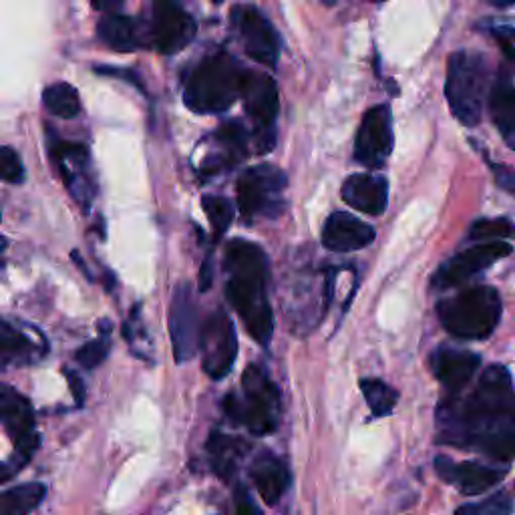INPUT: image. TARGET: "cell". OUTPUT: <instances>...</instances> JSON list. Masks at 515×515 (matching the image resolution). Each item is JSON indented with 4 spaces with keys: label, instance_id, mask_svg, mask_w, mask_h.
Wrapping results in <instances>:
<instances>
[{
    "label": "cell",
    "instance_id": "cell-25",
    "mask_svg": "<svg viewBox=\"0 0 515 515\" xmlns=\"http://www.w3.org/2000/svg\"><path fill=\"white\" fill-rule=\"evenodd\" d=\"M43 483H25L0 493V515H31L45 499Z\"/></svg>",
    "mask_w": 515,
    "mask_h": 515
},
{
    "label": "cell",
    "instance_id": "cell-35",
    "mask_svg": "<svg viewBox=\"0 0 515 515\" xmlns=\"http://www.w3.org/2000/svg\"><path fill=\"white\" fill-rule=\"evenodd\" d=\"M489 169L493 171L495 184H497L501 190H505L507 194L515 196V169L509 167V165L493 163V161H489Z\"/></svg>",
    "mask_w": 515,
    "mask_h": 515
},
{
    "label": "cell",
    "instance_id": "cell-43",
    "mask_svg": "<svg viewBox=\"0 0 515 515\" xmlns=\"http://www.w3.org/2000/svg\"><path fill=\"white\" fill-rule=\"evenodd\" d=\"M495 7H513L515 0H491Z\"/></svg>",
    "mask_w": 515,
    "mask_h": 515
},
{
    "label": "cell",
    "instance_id": "cell-13",
    "mask_svg": "<svg viewBox=\"0 0 515 515\" xmlns=\"http://www.w3.org/2000/svg\"><path fill=\"white\" fill-rule=\"evenodd\" d=\"M232 21L238 29L246 55L260 65L276 67L280 55V39L272 23L254 7L234 9Z\"/></svg>",
    "mask_w": 515,
    "mask_h": 515
},
{
    "label": "cell",
    "instance_id": "cell-12",
    "mask_svg": "<svg viewBox=\"0 0 515 515\" xmlns=\"http://www.w3.org/2000/svg\"><path fill=\"white\" fill-rule=\"evenodd\" d=\"M509 254H511V246L503 240L483 242L473 248H467L465 252L449 258L439 266V270L433 276V288L447 290V288L459 286Z\"/></svg>",
    "mask_w": 515,
    "mask_h": 515
},
{
    "label": "cell",
    "instance_id": "cell-23",
    "mask_svg": "<svg viewBox=\"0 0 515 515\" xmlns=\"http://www.w3.org/2000/svg\"><path fill=\"white\" fill-rule=\"evenodd\" d=\"M491 115L511 149H515V87H511L509 79H499L491 93Z\"/></svg>",
    "mask_w": 515,
    "mask_h": 515
},
{
    "label": "cell",
    "instance_id": "cell-5",
    "mask_svg": "<svg viewBox=\"0 0 515 515\" xmlns=\"http://www.w3.org/2000/svg\"><path fill=\"white\" fill-rule=\"evenodd\" d=\"M244 397L230 393L224 401V409L230 419L246 425L254 435H270L276 431L280 421V393L268 375L252 365L246 369L242 379Z\"/></svg>",
    "mask_w": 515,
    "mask_h": 515
},
{
    "label": "cell",
    "instance_id": "cell-20",
    "mask_svg": "<svg viewBox=\"0 0 515 515\" xmlns=\"http://www.w3.org/2000/svg\"><path fill=\"white\" fill-rule=\"evenodd\" d=\"M250 475L266 505H276L290 485V473L286 463L270 451H264L254 459Z\"/></svg>",
    "mask_w": 515,
    "mask_h": 515
},
{
    "label": "cell",
    "instance_id": "cell-8",
    "mask_svg": "<svg viewBox=\"0 0 515 515\" xmlns=\"http://www.w3.org/2000/svg\"><path fill=\"white\" fill-rule=\"evenodd\" d=\"M196 37V21L180 0H153L149 41L161 55L184 51Z\"/></svg>",
    "mask_w": 515,
    "mask_h": 515
},
{
    "label": "cell",
    "instance_id": "cell-24",
    "mask_svg": "<svg viewBox=\"0 0 515 515\" xmlns=\"http://www.w3.org/2000/svg\"><path fill=\"white\" fill-rule=\"evenodd\" d=\"M208 451L212 455V463H214L216 473L220 477L228 479L234 473L238 461L246 455L248 445L242 439H234V437H228L224 433H214L208 439Z\"/></svg>",
    "mask_w": 515,
    "mask_h": 515
},
{
    "label": "cell",
    "instance_id": "cell-4",
    "mask_svg": "<svg viewBox=\"0 0 515 515\" xmlns=\"http://www.w3.org/2000/svg\"><path fill=\"white\" fill-rule=\"evenodd\" d=\"M445 330L463 340L487 338L501 318V298L491 286H473L437 304Z\"/></svg>",
    "mask_w": 515,
    "mask_h": 515
},
{
    "label": "cell",
    "instance_id": "cell-34",
    "mask_svg": "<svg viewBox=\"0 0 515 515\" xmlns=\"http://www.w3.org/2000/svg\"><path fill=\"white\" fill-rule=\"evenodd\" d=\"M109 349H111V345H109L107 336L91 340L77 353V361L81 363L83 369H95L109 357Z\"/></svg>",
    "mask_w": 515,
    "mask_h": 515
},
{
    "label": "cell",
    "instance_id": "cell-42",
    "mask_svg": "<svg viewBox=\"0 0 515 515\" xmlns=\"http://www.w3.org/2000/svg\"><path fill=\"white\" fill-rule=\"evenodd\" d=\"M71 258L77 262L79 270H81L87 278H91V274H89V270H87V266H85V260H83V258H79V252H73V254H71Z\"/></svg>",
    "mask_w": 515,
    "mask_h": 515
},
{
    "label": "cell",
    "instance_id": "cell-27",
    "mask_svg": "<svg viewBox=\"0 0 515 515\" xmlns=\"http://www.w3.org/2000/svg\"><path fill=\"white\" fill-rule=\"evenodd\" d=\"M361 391L375 417H389L395 411L399 393L381 379H363Z\"/></svg>",
    "mask_w": 515,
    "mask_h": 515
},
{
    "label": "cell",
    "instance_id": "cell-9",
    "mask_svg": "<svg viewBox=\"0 0 515 515\" xmlns=\"http://www.w3.org/2000/svg\"><path fill=\"white\" fill-rule=\"evenodd\" d=\"M200 351L204 371L212 379H224L238 357V336L232 318L224 310L208 316L200 330Z\"/></svg>",
    "mask_w": 515,
    "mask_h": 515
},
{
    "label": "cell",
    "instance_id": "cell-33",
    "mask_svg": "<svg viewBox=\"0 0 515 515\" xmlns=\"http://www.w3.org/2000/svg\"><path fill=\"white\" fill-rule=\"evenodd\" d=\"M0 180L7 184H21L25 180V167L13 147L0 145Z\"/></svg>",
    "mask_w": 515,
    "mask_h": 515
},
{
    "label": "cell",
    "instance_id": "cell-3",
    "mask_svg": "<svg viewBox=\"0 0 515 515\" xmlns=\"http://www.w3.org/2000/svg\"><path fill=\"white\" fill-rule=\"evenodd\" d=\"M248 71L228 53H216L204 59L192 73L184 101L200 115L224 113L242 95Z\"/></svg>",
    "mask_w": 515,
    "mask_h": 515
},
{
    "label": "cell",
    "instance_id": "cell-28",
    "mask_svg": "<svg viewBox=\"0 0 515 515\" xmlns=\"http://www.w3.org/2000/svg\"><path fill=\"white\" fill-rule=\"evenodd\" d=\"M33 342L5 320H0V361H13L31 353Z\"/></svg>",
    "mask_w": 515,
    "mask_h": 515
},
{
    "label": "cell",
    "instance_id": "cell-7",
    "mask_svg": "<svg viewBox=\"0 0 515 515\" xmlns=\"http://www.w3.org/2000/svg\"><path fill=\"white\" fill-rule=\"evenodd\" d=\"M288 178L282 169L260 163L246 169L238 180V208L244 218H276L282 212V194Z\"/></svg>",
    "mask_w": 515,
    "mask_h": 515
},
{
    "label": "cell",
    "instance_id": "cell-40",
    "mask_svg": "<svg viewBox=\"0 0 515 515\" xmlns=\"http://www.w3.org/2000/svg\"><path fill=\"white\" fill-rule=\"evenodd\" d=\"M123 0H91V7L99 13H109L113 9H117Z\"/></svg>",
    "mask_w": 515,
    "mask_h": 515
},
{
    "label": "cell",
    "instance_id": "cell-6",
    "mask_svg": "<svg viewBox=\"0 0 515 515\" xmlns=\"http://www.w3.org/2000/svg\"><path fill=\"white\" fill-rule=\"evenodd\" d=\"M489 85V73L483 57L457 51L447 65L445 95L455 119L467 127H475L481 121L483 101Z\"/></svg>",
    "mask_w": 515,
    "mask_h": 515
},
{
    "label": "cell",
    "instance_id": "cell-37",
    "mask_svg": "<svg viewBox=\"0 0 515 515\" xmlns=\"http://www.w3.org/2000/svg\"><path fill=\"white\" fill-rule=\"evenodd\" d=\"M65 377L69 381V389H71V395H73L75 403L83 405L85 403V383H83V379L77 373H73L71 369L65 371Z\"/></svg>",
    "mask_w": 515,
    "mask_h": 515
},
{
    "label": "cell",
    "instance_id": "cell-21",
    "mask_svg": "<svg viewBox=\"0 0 515 515\" xmlns=\"http://www.w3.org/2000/svg\"><path fill=\"white\" fill-rule=\"evenodd\" d=\"M0 423L7 427L15 445L37 435L35 413L29 399L11 387H0Z\"/></svg>",
    "mask_w": 515,
    "mask_h": 515
},
{
    "label": "cell",
    "instance_id": "cell-22",
    "mask_svg": "<svg viewBox=\"0 0 515 515\" xmlns=\"http://www.w3.org/2000/svg\"><path fill=\"white\" fill-rule=\"evenodd\" d=\"M99 39L115 51H137L145 45L137 21L125 15H107L97 25Z\"/></svg>",
    "mask_w": 515,
    "mask_h": 515
},
{
    "label": "cell",
    "instance_id": "cell-17",
    "mask_svg": "<svg viewBox=\"0 0 515 515\" xmlns=\"http://www.w3.org/2000/svg\"><path fill=\"white\" fill-rule=\"evenodd\" d=\"M373 242L375 230L347 212L330 214L322 228V244L332 252H357L371 246Z\"/></svg>",
    "mask_w": 515,
    "mask_h": 515
},
{
    "label": "cell",
    "instance_id": "cell-18",
    "mask_svg": "<svg viewBox=\"0 0 515 515\" xmlns=\"http://www.w3.org/2000/svg\"><path fill=\"white\" fill-rule=\"evenodd\" d=\"M479 363V355L449 347H441L431 355V369L447 395H459L475 377Z\"/></svg>",
    "mask_w": 515,
    "mask_h": 515
},
{
    "label": "cell",
    "instance_id": "cell-45",
    "mask_svg": "<svg viewBox=\"0 0 515 515\" xmlns=\"http://www.w3.org/2000/svg\"><path fill=\"white\" fill-rule=\"evenodd\" d=\"M324 3H330V5H332V3H334V0H324Z\"/></svg>",
    "mask_w": 515,
    "mask_h": 515
},
{
    "label": "cell",
    "instance_id": "cell-29",
    "mask_svg": "<svg viewBox=\"0 0 515 515\" xmlns=\"http://www.w3.org/2000/svg\"><path fill=\"white\" fill-rule=\"evenodd\" d=\"M202 208L214 228L216 238H220L222 234L228 232V228L232 226L234 220V206L230 200L222 198V196H204L202 198Z\"/></svg>",
    "mask_w": 515,
    "mask_h": 515
},
{
    "label": "cell",
    "instance_id": "cell-1",
    "mask_svg": "<svg viewBox=\"0 0 515 515\" xmlns=\"http://www.w3.org/2000/svg\"><path fill=\"white\" fill-rule=\"evenodd\" d=\"M439 441L497 461L515 459V393L503 365L483 371L471 395H449L437 413Z\"/></svg>",
    "mask_w": 515,
    "mask_h": 515
},
{
    "label": "cell",
    "instance_id": "cell-2",
    "mask_svg": "<svg viewBox=\"0 0 515 515\" xmlns=\"http://www.w3.org/2000/svg\"><path fill=\"white\" fill-rule=\"evenodd\" d=\"M224 270L228 274L226 294L240 314L248 334L268 347L274 332V314L268 302V258L264 250L248 240H232L226 248Z\"/></svg>",
    "mask_w": 515,
    "mask_h": 515
},
{
    "label": "cell",
    "instance_id": "cell-46",
    "mask_svg": "<svg viewBox=\"0 0 515 515\" xmlns=\"http://www.w3.org/2000/svg\"><path fill=\"white\" fill-rule=\"evenodd\" d=\"M3 246H5V242H3V240H0V248H3Z\"/></svg>",
    "mask_w": 515,
    "mask_h": 515
},
{
    "label": "cell",
    "instance_id": "cell-16",
    "mask_svg": "<svg viewBox=\"0 0 515 515\" xmlns=\"http://www.w3.org/2000/svg\"><path fill=\"white\" fill-rule=\"evenodd\" d=\"M240 97L244 99L246 113L252 117L256 131H272L280 111L278 87L274 79L248 71Z\"/></svg>",
    "mask_w": 515,
    "mask_h": 515
},
{
    "label": "cell",
    "instance_id": "cell-38",
    "mask_svg": "<svg viewBox=\"0 0 515 515\" xmlns=\"http://www.w3.org/2000/svg\"><path fill=\"white\" fill-rule=\"evenodd\" d=\"M234 515H262V511L256 507V503L240 489L238 499H236V513Z\"/></svg>",
    "mask_w": 515,
    "mask_h": 515
},
{
    "label": "cell",
    "instance_id": "cell-39",
    "mask_svg": "<svg viewBox=\"0 0 515 515\" xmlns=\"http://www.w3.org/2000/svg\"><path fill=\"white\" fill-rule=\"evenodd\" d=\"M212 278H214V268H212V258H206L202 270H200V290L206 292L212 286Z\"/></svg>",
    "mask_w": 515,
    "mask_h": 515
},
{
    "label": "cell",
    "instance_id": "cell-32",
    "mask_svg": "<svg viewBox=\"0 0 515 515\" xmlns=\"http://www.w3.org/2000/svg\"><path fill=\"white\" fill-rule=\"evenodd\" d=\"M216 137L220 139L222 145H226L234 163L248 153V133L242 123H238V121L224 123L220 127V131L216 133Z\"/></svg>",
    "mask_w": 515,
    "mask_h": 515
},
{
    "label": "cell",
    "instance_id": "cell-36",
    "mask_svg": "<svg viewBox=\"0 0 515 515\" xmlns=\"http://www.w3.org/2000/svg\"><path fill=\"white\" fill-rule=\"evenodd\" d=\"M491 33H493L495 41L499 43V47L503 49V53L507 55V59L515 67V31L513 29H493Z\"/></svg>",
    "mask_w": 515,
    "mask_h": 515
},
{
    "label": "cell",
    "instance_id": "cell-14",
    "mask_svg": "<svg viewBox=\"0 0 515 515\" xmlns=\"http://www.w3.org/2000/svg\"><path fill=\"white\" fill-rule=\"evenodd\" d=\"M51 155H53L55 163L59 165L65 186L69 188L73 198L79 204H83V208H87L95 194V188L85 174V167L89 163L87 147L83 143L55 139L51 143Z\"/></svg>",
    "mask_w": 515,
    "mask_h": 515
},
{
    "label": "cell",
    "instance_id": "cell-26",
    "mask_svg": "<svg viewBox=\"0 0 515 515\" xmlns=\"http://www.w3.org/2000/svg\"><path fill=\"white\" fill-rule=\"evenodd\" d=\"M43 103L49 109V113L63 117V119H73L81 111V99L79 93L73 85L69 83H53L45 89L43 93Z\"/></svg>",
    "mask_w": 515,
    "mask_h": 515
},
{
    "label": "cell",
    "instance_id": "cell-30",
    "mask_svg": "<svg viewBox=\"0 0 515 515\" xmlns=\"http://www.w3.org/2000/svg\"><path fill=\"white\" fill-rule=\"evenodd\" d=\"M471 238L479 242H501L515 238V224L507 218H487L471 226Z\"/></svg>",
    "mask_w": 515,
    "mask_h": 515
},
{
    "label": "cell",
    "instance_id": "cell-11",
    "mask_svg": "<svg viewBox=\"0 0 515 515\" xmlns=\"http://www.w3.org/2000/svg\"><path fill=\"white\" fill-rule=\"evenodd\" d=\"M393 113L389 105L373 107L365 113L357 139H355V159L371 169L385 165L393 151Z\"/></svg>",
    "mask_w": 515,
    "mask_h": 515
},
{
    "label": "cell",
    "instance_id": "cell-15",
    "mask_svg": "<svg viewBox=\"0 0 515 515\" xmlns=\"http://www.w3.org/2000/svg\"><path fill=\"white\" fill-rule=\"evenodd\" d=\"M435 469H437V475L445 483L457 487L461 493H467V495H477V493L489 491L505 475V469L489 467V465H483L477 461L455 463L449 457H437Z\"/></svg>",
    "mask_w": 515,
    "mask_h": 515
},
{
    "label": "cell",
    "instance_id": "cell-10",
    "mask_svg": "<svg viewBox=\"0 0 515 515\" xmlns=\"http://www.w3.org/2000/svg\"><path fill=\"white\" fill-rule=\"evenodd\" d=\"M200 320L198 306L190 284H180L174 292L169 308V334L174 345V357L178 363H188L200 349Z\"/></svg>",
    "mask_w": 515,
    "mask_h": 515
},
{
    "label": "cell",
    "instance_id": "cell-47",
    "mask_svg": "<svg viewBox=\"0 0 515 515\" xmlns=\"http://www.w3.org/2000/svg\"><path fill=\"white\" fill-rule=\"evenodd\" d=\"M379 3H381V0H379Z\"/></svg>",
    "mask_w": 515,
    "mask_h": 515
},
{
    "label": "cell",
    "instance_id": "cell-31",
    "mask_svg": "<svg viewBox=\"0 0 515 515\" xmlns=\"http://www.w3.org/2000/svg\"><path fill=\"white\" fill-rule=\"evenodd\" d=\"M511 509H513L511 495L505 491H499L483 501L467 503V505L459 507L455 511V515H509Z\"/></svg>",
    "mask_w": 515,
    "mask_h": 515
},
{
    "label": "cell",
    "instance_id": "cell-44",
    "mask_svg": "<svg viewBox=\"0 0 515 515\" xmlns=\"http://www.w3.org/2000/svg\"><path fill=\"white\" fill-rule=\"evenodd\" d=\"M212 3H214V5H220V3H222V0H212Z\"/></svg>",
    "mask_w": 515,
    "mask_h": 515
},
{
    "label": "cell",
    "instance_id": "cell-19",
    "mask_svg": "<svg viewBox=\"0 0 515 515\" xmlns=\"http://www.w3.org/2000/svg\"><path fill=\"white\" fill-rule=\"evenodd\" d=\"M342 200L363 214L381 216L389 204V182L383 176L355 174L342 184Z\"/></svg>",
    "mask_w": 515,
    "mask_h": 515
},
{
    "label": "cell",
    "instance_id": "cell-41",
    "mask_svg": "<svg viewBox=\"0 0 515 515\" xmlns=\"http://www.w3.org/2000/svg\"><path fill=\"white\" fill-rule=\"evenodd\" d=\"M15 471H19V467L17 465H9V463H0V483H5V481H9L13 475H15Z\"/></svg>",
    "mask_w": 515,
    "mask_h": 515
}]
</instances>
